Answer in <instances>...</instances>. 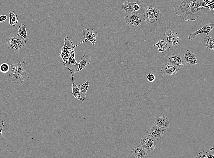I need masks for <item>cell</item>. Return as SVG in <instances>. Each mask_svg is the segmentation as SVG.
<instances>
[{
  "label": "cell",
  "instance_id": "obj_27",
  "mask_svg": "<svg viewBox=\"0 0 214 158\" xmlns=\"http://www.w3.org/2000/svg\"><path fill=\"white\" fill-rule=\"evenodd\" d=\"M9 65L6 63L2 64L0 66V71L2 73H6L9 70Z\"/></svg>",
  "mask_w": 214,
  "mask_h": 158
},
{
  "label": "cell",
  "instance_id": "obj_2",
  "mask_svg": "<svg viewBox=\"0 0 214 158\" xmlns=\"http://www.w3.org/2000/svg\"><path fill=\"white\" fill-rule=\"evenodd\" d=\"M75 46L73 45L71 41L67 37L65 36L64 44L59 54L64 66L73 73L77 72L78 65V63L75 59L74 48Z\"/></svg>",
  "mask_w": 214,
  "mask_h": 158
},
{
  "label": "cell",
  "instance_id": "obj_33",
  "mask_svg": "<svg viewBox=\"0 0 214 158\" xmlns=\"http://www.w3.org/2000/svg\"><path fill=\"white\" fill-rule=\"evenodd\" d=\"M210 151H212L214 150V148L213 147H211L210 148Z\"/></svg>",
  "mask_w": 214,
  "mask_h": 158
},
{
  "label": "cell",
  "instance_id": "obj_26",
  "mask_svg": "<svg viewBox=\"0 0 214 158\" xmlns=\"http://www.w3.org/2000/svg\"><path fill=\"white\" fill-rule=\"evenodd\" d=\"M140 145L142 147L147 150L148 148V136H142L140 138Z\"/></svg>",
  "mask_w": 214,
  "mask_h": 158
},
{
  "label": "cell",
  "instance_id": "obj_10",
  "mask_svg": "<svg viewBox=\"0 0 214 158\" xmlns=\"http://www.w3.org/2000/svg\"><path fill=\"white\" fill-rule=\"evenodd\" d=\"M180 69L177 67L168 63L162 66L160 72L164 76H173L178 72Z\"/></svg>",
  "mask_w": 214,
  "mask_h": 158
},
{
  "label": "cell",
  "instance_id": "obj_5",
  "mask_svg": "<svg viewBox=\"0 0 214 158\" xmlns=\"http://www.w3.org/2000/svg\"><path fill=\"white\" fill-rule=\"evenodd\" d=\"M143 11L144 20L147 21L149 23L154 22L157 19L160 15V9L155 5L145 6L143 7Z\"/></svg>",
  "mask_w": 214,
  "mask_h": 158
},
{
  "label": "cell",
  "instance_id": "obj_4",
  "mask_svg": "<svg viewBox=\"0 0 214 158\" xmlns=\"http://www.w3.org/2000/svg\"><path fill=\"white\" fill-rule=\"evenodd\" d=\"M8 49L11 50L18 51L19 49L25 46L26 44L25 39L18 33L5 39Z\"/></svg>",
  "mask_w": 214,
  "mask_h": 158
},
{
  "label": "cell",
  "instance_id": "obj_15",
  "mask_svg": "<svg viewBox=\"0 0 214 158\" xmlns=\"http://www.w3.org/2000/svg\"><path fill=\"white\" fill-rule=\"evenodd\" d=\"M150 129V134L156 140L161 138L164 131L162 129L154 124L151 126Z\"/></svg>",
  "mask_w": 214,
  "mask_h": 158
},
{
  "label": "cell",
  "instance_id": "obj_34",
  "mask_svg": "<svg viewBox=\"0 0 214 158\" xmlns=\"http://www.w3.org/2000/svg\"></svg>",
  "mask_w": 214,
  "mask_h": 158
},
{
  "label": "cell",
  "instance_id": "obj_24",
  "mask_svg": "<svg viewBox=\"0 0 214 158\" xmlns=\"http://www.w3.org/2000/svg\"><path fill=\"white\" fill-rule=\"evenodd\" d=\"M148 136V148L147 151L154 150L156 145V139L150 135Z\"/></svg>",
  "mask_w": 214,
  "mask_h": 158
},
{
  "label": "cell",
  "instance_id": "obj_19",
  "mask_svg": "<svg viewBox=\"0 0 214 158\" xmlns=\"http://www.w3.org/2000/svg\"><path fill=\"white\" fill-rule=\"evenodd\" d=\"M134 2L128 1L124 2L122 5L123 11L127 14H131L133 12V6Z\"/></svg>",
  "mask_w": 214,
  "mask_h": 158
},
{
  "label": "cell",
  "instance_id": "obj_25",
  "mask_svg": "<svg viewBox=\"0 0 214 158\" xmlns=\"http://www.w3.org/2000/svg\"><path fill=\"white\" fill-rule=\"evenodd\" d=\"M18 34L21 36L26 39L27 35V32L25 27V25L24 24H21L19 26L18 31Z\"/></svg>",
  "mask_w": 214,
  "mask_h": 158
},
{
  "label": "cell",
  "instance_id": "obj_1",
  "mask_svg": "<svg viewBox=\"0 0 214 158\" xmlns=\"http://www.w3.org/2000/svg\"><path fill=\"white\" fill-rule=\"evenodd\" d=\"M202 0H176L174 8L176 14L186 21H195L206 8Z\"/></svg>",
  "mask_w": 214,
  "mask_h": 158
},
{
  "label": "cell",
  "instance_id": "obj_21",
  "mask_svg": "<svg viewBox=\"0 0 214 158\" xmlns=\"http://www.w3.org/2000/svg\"><path fill=\"white\" fill-rule=\"evenodd\" d=\"M9 23L10 25L13 26H16L17 25L18 18L17 15L16 14L15 11L10 10L9 11Z\"/></svg>",
  "mask_w": 214,
  "mask_h": 158
},
{
  "label": "cell",
  "instance_id": "obj_17",
  "mask_svg": "<svg viewBox=\"0 0 214 158\" xmlns=\"http://www.w3.org/2000/svg\"><path fill=\"white\" fill-rule=\"evenodd\" d=\"M132 153L136 157L140 158L145 157L147 155L146 150L139 146L134 147L132 150Z\"/></svg>",
  "mask_w": 214,
  "mask_h": 158
},
{
  "label": "cell",
  "instance_id": "obj_20",
  "mask_svg": "<svg viewBox=\"0 0 214 158\" xmlns=\"http://www.w3.org/2000/svg\"><path fill=\"white\" fill-rule=\"evenodd\" d=\"M89 86L88 81L83 84L79 85L80 93V97L81 99V102L82 103L85 99L87 91Z\"/></svg>",
  "mask_w": 214,
  "mask_h": 158
},
{
  "label": "cell",
  "instance_id": "obj_3",
  "mask_svg": "<svg viewBox=\"0 0 214 158\" xmlns=\"http://www.w3.org/2000/svg\"><path fill=\"white\" fill-rule=\"evenodd\" d=\"M26 72L22 67L21 62L16 64H10V68L9 75L12 77L17 85H20L24 81V78L26 74Z\"/></svg>",
  "mask_w": 214,
  "mask_h": 158
},
{
  "label": "cell",
  "instance_id": "obj_11",
  "mask_svg": "<svg viewBox=\"0 0 214 158\" xmlns=\"http://www.w3.org/2000/svg\"><path fill=\"white\" fill-rule=\"evenodd\" d=\"M182 56L185 61L189 64L195 66L198 64V61L192 50H188L183 52Z\"/></svg>",
  "mask_w": 214,
  "mask_h": 158
},
{
  "label": "cell",
  "instance_id": "obj_32",
  "mask_svg": "<svg viewBox=\"0 0 214 158\" xmlns=\"http://www.w3.org/2000/svg\"><path fill=\"white\" fill-rule=\"evenodd\" d=\"M214 155L213 154H210L207 156V158H213Z\"/></svg>",
  "mask_w": 214,
  "mask_h": 158
},
{
  "label": "cell",
  "instance_id": "obj_23",
  "mask_svg": "<svg viewBox=\"0 0 214 158\" xmlns=\"http://www.w3.org/2000/svg\"><path fill=\"white\" fill-rule=\"evenodd\" d=\"M204 40L205 41L206 47L208 50H214V38L213 37H210L209 36H206L204 38Z\"/></svg>",
  "mask_w": 214,
  "mask_h": 158
},
{
  "label": "cell",
  "instance_id": "obj_14",
  "mask_svg": "<svg viewBox=\"0 0 214 158\" xmlns=\"http://www.w3.org/2000/svg\"><path fill=\"white\" fill-rule=\"evenodd\" d=\"M169 44L162 38H160L157 42L153 46V47L157 46L158 48L157 52L164 53L168 51L170 47Z\"/></svg>",
  "mask_w": 214,
  "mask_h": 158
},
{
  "label": "cell",
  "instance_id": "obj_7",
  "mask_svg": "<svg viewBox=\"0 0 214 158\" xmlns=\"http://www.w3.org/2000/svg\"><path fill=\"white\" fill-rule=\"evenodd\" d=\"M165 40L169 44L173 46H176L182 42L179 38L177 33L169 30L164 34Z\"/></svg>",
  "mask_w": 214,
  "mask_h": 158
},
{
  "label": "cell",
  "instance_id": "obj_29",
  "mask_svg": "<svg viewBox=\"0 0 214 158\" xmlns=\"http://www.w3.org/2000/svg\"><path fill=\"white\" fill-rule=\"evenodd\" d=\"M147 80L150 82L154 81L155 79V75L153 74L150 73L148 74L147 76Z\"/></svg>",
  "mask_w": 214,
  "mask_h": 158
},
{
  "label": "cell",
  "instance_id": "obj_22",
  "mask_svg": "<svg viewBox=\"0 0 214 158\" xmlns=\"http://www.w3.org/2000/svg\"><path fill=\"white\" fill-rule=\"evenodd\" d=\"M143 3L142 0H139L134 2L133 6V13L138 14L143 12V7L142 5Z\"/></svg>",
  "mask_w": 214,
  "mask_h": 158
},
{
  "label": "cell",
  "instance_id": "obj_16",
  "mask_svg": "<svg viewBox=\"0 0 214 158\" xmlns=\"http://www.w3.org/2000/svg\"><path fill=\"white\" fill-rule=\"evenodd\" d=\"M74 73L71 72V77L72 78V94L73 96L77 99L81 101V99L80 97V89L78 88V87L74 83L73 79V77L74 75Z\"/></svg>",
  "mask_w": 214,
  "mask_h": 158
},
{
  "label": "cell",
  "instance_id": "obj_6",
  "mask_svg": "<svg viewBox=\"0 0 214 158\" xmlns=\"http://www.w3.org/2000/svg\"><path fill=\"white\" fill-rule=\"evenodd\" d=\"M164 61L176 66L180 69H188V67L183 59L178 55L170 54L164 56L163 59Z\"/></svg>",
  "mask_w": 214,
  "mask_h": 158
},
{
  "label": "cell",
  "instance_id": "obj_13",
  "mask_svg": "<svg viewBox=\"0 0 214 158\" xmlns=\"http://www.w3.org/2000/svg\"><path fill=\"white\" fill-rule=\"evenodd\" d=\"M154 124L162 129L164 131L168 129L169 121L166 117H159L155 119Z\"/></svg>",
  "mask_w": 214,
  "mask_h": 158
},
{
  "label": "cell",
  "instance_id": "obj_12",
  "mask_svg": "<svg viewBox=\"0 0 214 158\" xmlns=\"http://www.w3.org/2000/svg\"><path fill=\"white\" fill-rule=\"evenodd\" d=\"M140 17L137 14L132 13L129 16H125L124 19L129 26L137 27L142 21L141 20L139 19Z\"/></svg>",
  "mask_w": 214,
  "mask_h": 158
},
{
  "label": "cell",
  "instance_id": "obj_9",
  "mask_svg": "<svg viewBox=\"0 0 214 158\" xmlns=\"http://www.w3.org/2000/svg\"><path fill=\"white\" fill-rule=\"evenodd\" d=\"M82 33H83V38L85 39L82 42H85L89 41L94 46L96 41V38L98 36V33L93 29H84L83 30Z\"/></svg>",
  "mask_w": 214,
  "mask_h": 158
},
{
  "label": "cell",
  "instance_id": "obj_30",
  "mask_svg": "<svg viewBox=\"0 0 214 158\" xmlns=\"http://www.w3.org/2000/svg\"><path fill=\"white\" fill-rule=\"evenodd\" d=\"M4 126V124L3 121L0 120V137L3 138H4L2 135V132Z\"/></svg>",
  "mask_w": 214,
  "mask_h": 158
},
{
  "label": "cell",
  "instance_id": "obj_28",
  "mask_svg": "<svg viewBox=\"0 0 214 158\" xmlns=\"http://www.w3.org/2000/svg\"><path fill=\"white\" fill-rule=\"evenodd\" d=\"M213 153V151H210L208 153L206 151H202L199 152L198 154L197 155L196 158H207L208 156L210 154H212Z\"/></svg>",
  "mask_w": 214,
  "mask_h": 158
},
{
  "label": "cell",
  "instance_id": "obj_31",
  "mask_svg": "<svg viewBox=\"0 0 214 158\" xmlns=\"http://www.w3.org/2000/svg\"><path fill=\"white\" fill-rule=\"evenodd\" d=\"M7 16L5 15H0V23L5 22L7 19Z\"/></svg>",
  "mask_w": 214,
  "mask_h": 158
},
{
  "label": "cell",
  "instance_id": "obj_18",
  "mask_svg": "<svg viewBox=\"0 0 214 158\" xmlns=\"http://www.w3.org/2000/svg\"><path fill=\"white\" fill-rule=\"evenodd\" d=\"M91 59L87 55H83L78 63L77 72H78L84 69L87 65L89 64Z\"/></svg>",
  "mask_w": 214,
  "mask_h": 158
},
{
  "label": "cell",
  "instance_id": "obj_8",
  "mask_svg": "<svg viewBox=\"0 0 214 158\" xmlns=\"http://www.w3.org/2000/svg\"><path fill=\"white\" fill-rule=\"evenodd\" d=\"M214 29V23H208L201 29L197 30L190 34L188 36V38L190 40H192L195 38L197 35L202 33H205L209 36L210 34Z\"/></svg>",
  "mask_w": 214,
  "mask_h": 158
}]
</instances>
